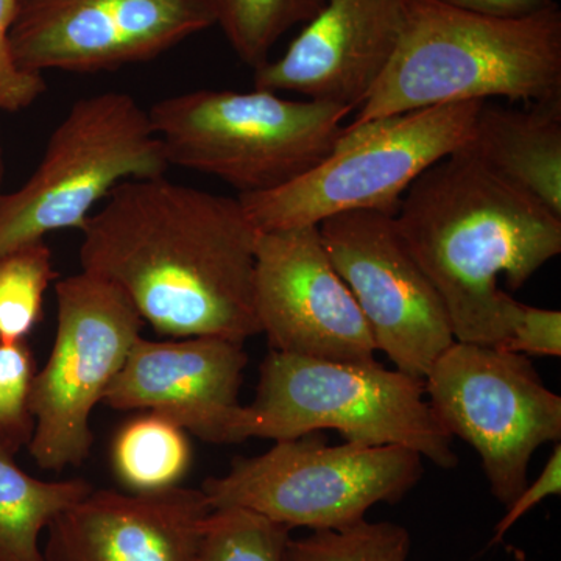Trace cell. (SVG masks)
I'll use <instances>...</instances> for the list:
<instances>
[{
  "instance_id": "obj_23",
  "label": "cell",
  "mask_w": 561,
  "mask_h": 561,
  "mask_svg": "<svg viewBox=\"0 0 561 561\" xmlns=\"http://www.w3.org/2000/svg\"><path fill=\"white\" fill-rule=\"evenodd\" d=\"M411 535L393 523H359L342 529L313 530L287 541L283 561H408Z\"/></svg>"
},
{
  "instance_id": "obj_13",
  "label": "cell",
  "mask_w": 561,
  "mask_h": 561,
  "mask_svg": "<svg viewBox=\"0 0 561 561\" xmlns=\"http://www.w3.org/2000/svg\"><path fill=\"white\" fill-rule=\"evenodd\" d=\"M254 311L272 350L312 359L370 364L375 339L328 256L319 227L260 231Z\"/></svg>"
},
{
  "instance_id": "obj_6",
  "label": "cell",
  "mask_w": 561,
  "mask_h": 561,
  "mask_svg": "<svg viewBox=\"0 0 561 561\" xmlns=\"http://www.w3.org/2000/svg\"><path fill=\"white\" fill-rule=\"evenodd\" d=\"M485 102L397 114L346 125L330 157L300 179L264 194L238 195L260 231L319 227L350 210L394 216L409 187L471 138Z\"/></svg>"
},
{
  "instance_id": "obj_7",
  "label": "cell",
  "mask_w": 561,
  "mask_h": 561,
  "mask_svg": "<svg viewBox=\"0 0 561 561\" xmlns=\"http://www.w3.org/2000/svg\"><path fill=\"white\" fill-rule=\"evenodd\" d=\"M171 168L149 111L133 95L80 99L51 133L31 179L0 195V256L51 231H81L114 187L165 175Z\"/></svg>"
},
{
  "instance_id": "obj_4",
  "label": "cell",
  "mask_w": 561,
  "mask_h": 561,
  "mask_svg": "<svg viewBox=\"0 0 561 561\" xmlns=\"http://www.w3.org/2000/svg\"><path fill=\"white\" fill-rule=\"evenodd\" d=\"M324 430L354 445L401 446L440 468L459 460L421 379L376 360L354 364L272 350L261 364L253 404L239 408L231 443L291 440Z\"/></svg>"
},
{
  "instance_id": "obj_9",
  "label": "cell",
  "mask_w": 561,
  "mask_h": 561,
  "mask_svg": "<svg viewBox=\"0 0 561 561\" xmlns=\"http://www.w3.org/2000/svg\"><path fill=\"white\" fill-rule=\"evenodd\" d=\"M443 430L479 454L490 490L511 505L527 486L531 457L561 438V398L524 354L454 342L424 378Z\"/></svg>"
},
{
  "instance_id": "obj_22",
  "label": "cell",
  "mask_w": 561,
  "mask_h": 561,
  "mask_svg": "<svg viewBox=\"0 0 561 561\" xmlns=\"http://www.w3.org/2000/svg\"><path fill=\"white\" fill-rule=\"evenodd\" d=\"M290 529L245 508H214L192 561H283Z\"/></svg>"
},
{
  "instance_id": "obj_14",
  "label": "cell",
  "mask_w": 561,
  "mask_h": 561,
  "mask_svg": "<svg viewBox=\"0 0 561 561\" xmlns=\"http://www.w3.org/2000/svg\"><path fill=\"white\" fill-rule=\"evenodd\" d=\"M411 3L327 0L283 57L254 70V90L359 110L400 44Z\"/></svg>"
},
{
  "instance_id": "obj_12",
  "label": "cell",
  "mask_w": 561,
  "mask_h": 561,
  "mask_svg": "<svg viewBox=\"0 0 561 561\" xmlns=\"http://www.w3.org/2000/svg\"><path fill=\"white\" fill-rule=\"evenodd\" d=\"M213 25L202 0H16L9 39L27 72L98 73L154 60Z\"/></svg>"
},
{
  "instance_id": "obj_20",
  "label": "cell",
  "mask_w": 561,
  "mask_h": 561,
  "mask_svg": "<svg viewBox=\"0 0 561 561\" xmlns=\"http://www.w3.org/2000/svg\"><path fill=\"white\" fill-rule=\"evenodd\" d=\"M239 60L251 69L271 61V51L290 28L308 24L327 0H202Z\"/></svg>"
},
{
  "instance_id": "obj_16",
  "label": "cell",
  "mask_w": 561,
  "mask_h": 561,
  "mask_svg": "<svg viewBox=\"0 0 561 561\" xmlns=\"http://www.w3.org/2000/svg\"><path fill=\"white\" fill-rule=\"evenodd\" d=\"M202 490L92 491L47 527L44 561H192L209 515Z\"/></svg>"
},
{
  "instance_id": "obj_26",
  "label": "cell",
  "mask_w": 561,
  "mask_h": 561,
  "mask_svg": "<svg viewBox=\"0 0 561 561\" xmlns=\"http://www.w3.org/2000/svg\"><path fill=\"white\" fill-rule=\"evenodd\" d=\"M501 350L524 356H561V312L522 305L512 335Z\"/></svg>"
},
{
  "instance_id": "obj_27",
  "label": "cell",
  "mask_w": 561,
  "mask_h": 561,
  "mask_svg": "<svg viewBox=\"0 0 561 561\" xmlns=\"http://www.w3.org/2000/svg\"><path fill=\"white\" fill-rule=\"evenodd\" d=\"M561 493V446L557 443L556 448L546 463L545 470L538 476L537 481L527 485L526 489L515 497L507 507L504 518L494 527L493 538L490 545H497L502 541L508 530L515 526L524 515L531 508L537 507L540 502L549 496H560Z\"/></svg>"
},
{
  "instance_id": "obj_28",
  "label": "cell",
  "mask_w": 561,
  "mask_h": 561,
  "mask_svg": "<svg viewBox=\"0 0 561 561\" xmlns=\"http://www.w3.org/2000/svg\"><path fill=\"white\" fill-rule=\"evenodd\" d=\"M437 2L468 11V13L501 18V20L531 16L556 3L553 0H437Z\"/></svg>"
},
{
  "instance_id": "obj_21",
  "label": "cell",
  "mask_w": 561,
  "mask_h": 561,
  "mask_svg": "<svg viewBox=\"0 0 561 561\" xmlns=\"http://www.w3.org/2000/svg\"><path fill=\"white\" fill-rule=\"evenodd\" d=\"M54 278L51 251L44 239L0 256V342H24L32 334Z\"/></svg>"
},
{
  "instance_id": "obj_15",
  "label": "cell",
  "mask_w": 561,
  "mask_h": 561,
  "mask_svg": "<svg viewBox=\"0 0 561 561\" xmlns=\"http://www.w3.org/2000/svg\"><path fill=\"white\" fill-rule=\"evenodd\" d=\"M247 362L243 343L230 339L140 335L102 402L154 413L202 440L231 443Z\"/></svg>"
},
{
  "instance_id": "obj_18",
  "label": "cell",
  "mask_w": 561,
  "mask_h": 561,
  "mask_svg": "<svg viewBox=\"0 0 561 561\" xmlns=\"http://www.w3.org/2000/svg\"><path fill=\"white\" fill-rule=\"evenodd\" d=\"M0 443V561H44V529L94 489L87 481L46 482L22 471Z\"/></svg>"
},
{
  "instance_id": "obj_17",
  "label": "cell",
  "mask_w": 561,
  "mask_h": 561,
  "mask_svg": "<svg viewBox=\"0 0 561 561\" xmlns=\"http://www.w3.org/2000/svg\"><path fill=\"white\" fill-rule=\"evenodd\" d=\"M460 150L561 217V98L524 110L483 103Z\"/></svg>"
},
{
  "instance_id": "obj_25",
  "label": "cell",
  "mask_w": 561,
  "mask_h": 561,
  "mask_svg": "<svg viewBox=\"0 0 561 561\" xmlns=\"http://www.w3.org/2000/svg\"><path fill=\"white\" fill-rule=\"evenodd\" d=\"M16 0H0V111L18 113L28 108L46 91L39 73L21 69L11 54L9 33Z\"/></svg>"
},
{
  "instance_id": "obj_10",
  "label": "cell",
  "mask_w": 561,
  "mask_h": 561,
  "mask_svg": "<svg viewBox=\"0 0 561 561\" xmlns=\"http://www.w3.org/2000/svg\"><path fill=\"white\" fill-rule=\"evenodd\" d=\"M57 335L31 391L28 451L39 468L79 467L92 446L91 415L140 337L144 321L113 284L80 272L55 286Z\"/></svg>"
},
{
  "instance_id": "obj_19",
  "label": "cell",
  "mask_w": 561,
  "mask_h": 561,
  "mask_svg": "<svg viewBox=\"0 0 561 561\" xmlns=\"http://www.w3.org/2000/svg\"><path fill=\"white\" fill-rule=\"evenodd\" d=\"M191 457L186 431L154 413L128 421L113 445L114 472L133 493L179 486Z\"/></svg>"
},
{
  "instance_id": "obj_24",
  "label": "cell",
  "mask_w": 561,
  "mask_h": 561,
  "mask_svg": "<svg viewBox=\"0 0 561 561\" xmlns=\"http://www.w3.org/2000/svg\"><path fill=\"white\" fill-rule=\"evenodd\" d=\"M35 359L27 342H0V443L16 454L35 427L31 391Z\"/></svg>"
},
{
  "instance_id": "obj_1",
  "label": "cell",
  "mask_w": 561,
  "mask_h": 561,
  "mask_svg": "<svg viewBox=\"0 0 561 561\" xmlns=\"http://www.w3.org/2000/svg\"><path fill=\"white\" fill-rule=\"evenodd\" d=\"M81 234V272L117 287L158 334L242 343L261 334L253 289L260 230L238 197L165 175L128 180Z\"/></svg>"
},
{
  "instance_id": "obj_3",
  "label": "cell",
  "mask_w": 561,
  "mask_h": 561,
  "mask_svg": "<svg viewBox=\"0 0 561 561\" xmlns=\"http://www.w3.org/2000/svg\"><path fill=\"white\" fill-rule=\"evenodd\" d=\"M561 98V10L518 20L412 0L393 57L351 127L397 114L486 102Z\"/></svg>"
},
{
  "instance_id": "obj_5",
  "label": "cell",
  "mask_w": 561,
  "mask_h": 561,
  "mask_svg": "<svg viewBox=\"0 0 561 561\" xmlns=\"http://www.w3.org/2000/svg\"><path fill=\"white\" fill-rule=\"evenodd\" d=\"M353 113L278 92L198 90L149 110L171 165L216 176L239 195L286 186L330 157Z\"/></svg>"
},
{
  "instance_id": "obj_2",
  "label": "cell",
  "mask_w": 561,
  "mask_h": 561,
  "mask_svg": "<svg viewBox=\"0 0 561 561\" xmlns=\"http://www.w3.org/2000/svg\"><path fill=\"white\" fill-rule=\"evenodd\" d=\"M394 220L440 295L457 342L504 345L523 302L497 279L519 290L561 253V217L463 150L409 187Z\"/></svg>"
},
{
  "instance_id": "obj_29",
  "label": "cell",
  "mask_w": 561,
  "mask_h": 561,
  "mask_svg": "<svg viewBox=\"0 0 561 561\" xmlns=\"http://www.w3.org/2000/svg\"><path fill=\"white\" fill-rule=\"evenodd\" d=\"M3 176H5V158H3L2 138H0V195H2Z\"/></svg>"
},
{
  "instance_id": "obj_11",
  "label": "cell",
  "mask_w": 561,
  "mask_h": 561,
  "mask_svg": "<svg viewBox=\"0 0 561 561\" xmlns=\"http://www.w3.org/2000/svg\"><path fill=\"white\" fill-rule=\"evenodd\" d=\"M328 256L356 298L394 370L424 381L456 342L440 295L381 210H350L319 225Z\"/></svg>"
},
{
  "instance_id": "obj_8",
  "label": "cell",
  "mask_w": 561,
  "mask_h": 561,
  "mask_svg": "<svg viewBox=\"0 0 561 561\" xmlns=\"http://www.w3.org/2000/svg\"><path fill=\"white\" fill-rule=\"evenodd\" d=\"M421 474L423 457L411 449L328 446L320 435L308 434L236 459L202 491L213 511L245 508L290 530H328L362 522L373 505L402 500Z\"/></svg>"
}]
</instances>
